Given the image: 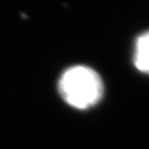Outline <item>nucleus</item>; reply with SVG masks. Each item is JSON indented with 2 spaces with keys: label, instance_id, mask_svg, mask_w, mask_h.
<instances>
[{
  "label": "nucleus",
  "instance_id": "nucleus-1",
  "mask_svg": "<svg viewBox=\"0 0 149 149\" xmlns=\"http://www.w3.org/2000/svg\"><path fill=\"white\" fill-rule=\"evenodd\" d=\"M58 90L67 104L74 108L85 109L101 100L104 84L96 71L86 66H74L61 76Z\"/></svg>",
  "mask_w": 149,
  "mask_h": 149
},
{
  "label": "nucleus",
  "instance_id": "nucleus-2",
  "mask_svg": "<svg viewBox=\"0 0 149 149\" xmlns=\"http://www.w3.org/2000/svg\"><path fill=\"white\" fill-rule=\"evenodd\" d=\"M134 63L141 72L149 74V31L141 35L136 42Z\"/></svg>",
  "mask_w": 149,
  "mask_h": 149
}]
</instances>
